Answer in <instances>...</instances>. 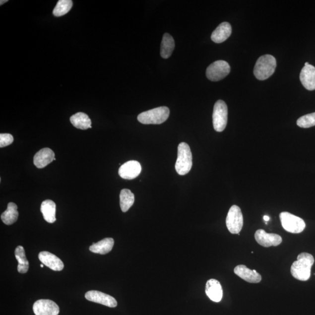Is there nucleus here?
Here are the masks:
<instances>
[{
    "instance_id": "nucleus-1",
    "label": "nucleus",
    "mask_w": 315,
    "mask_h": 315,
    "mask_svg": "<svg viewBox=\"0 0 315 315\" xmlns=\"http://www.w3.org/2000/svg\"><path fill=\"white\" fill-rule=\"evenodd\" d=\"M313 255L303 252L297 257L291 267V273L297 280L306 281L310 279L311 268L314 263Z\"/></svg>"
},
{
    "instance_id": "nucleus-2",
    "label": "nucleus",
    "mask_w": 315,
    "mask_h": 315,
    "mask_svg": "<svg viewBox=\"0 0 315 315\" xmlns=\"http://www.w3.org/2000/svg\"><path fill=\"white\" fill-rule=\"evenodd\" d=\"M276 66V60L274 56L270 55L262 56L255 64L254 75L259 80H265L274 74Z\"/></svg>"
},
{
    "instance_id": "nucleus-3",
    "label": "nucleus",
    "mask_w": 315,
    "mask_h": 315,
    "mask_svg": "<svg viewBox=\"0 0 315 315\" xmlns=\"http://www.w3.org/2000/svg\"><path fill=\"white\" fill-rule=\"evenodd\" d=\"M193 161L192 154L189 145L186 142H181L178 145V158L175 164V170L181 176L187 175L191 170Z\"/></svg>"
},
{
    "instance_id": "nucleus-4",
    "label": "nucleus",
    "mask_w": 315,
    "mask_h": 315,
    "mask_svg": "<svg viewBox=\"0 0 315 315\" xmlns=\"http://www.w3.org/2000/svg\"><path fill=\"white\" fill-rule=\"evenodd\" d=\"M170 114V109L161 107L141 113L138 115L137 119L144 125H160L167 120Z\"/></svg>"
},
{
    "instance_id": "nucleus-5",
    "label": "nucleus",
    "mask_w": 315,
    "mask_h": 315,
    "mask_svg": "<svg viewBox=\"0 0 315 315\" xmlns=\"http://www.w3.org/2000/svg\"><path fill=\"white\" fill-rule=\"evenodd\" d=\"M280 219L282 226L288 233L300 234L306 228V224L303 219L288 212H282Z\"/></svg>"
},
{
    "instance_id": "nucleus-6",
    "label": "nucleus",
    "mask_w": 315,
    "mask_h": 315,
    "mask_svg": "<svg viewBox=\"0 0 315 315\" xmlns=\"http://www.w3.org/2000/svg\"><path fill=\"white\" fill-rule=\"evenodd\" d=\"M228 122V107L224 101L218 100L215 103L213 114L214 130L222 132L226 128Z\"/></svg>"
},
{
    "instance_id": "nucleus-7",
    "label": "nucleus",
    "mask_w": 315,
    "mask_h": 315,
    "mask_svg": "<svg viewBox=\"0 0 315 315\" xmlns=\"http://www.w3.org/2000/svg\"><path fill=\"white\" fill-rule=\"evenodd\" d=\"M226 225L229 231L233 234H238L244 225L243 213L240 207L233 205L229 210L226 218Z\"/></svg>"
},
{
    "instance_id": "nucleus-8",
    "label": "nucleus",
    "mask_w": 315,
    "mask_h": 315,
    "mask_svg": "<svg viewBox=\"0 0 315 315\" xmlns=\"http://www.w3.org/2000/svg\"><path fill=\"white\" fill-rule=\"evenodd\" d=\"M230 65L227 62L218 61L208 66L206 76L211 81H218L226 77L230 74Z\"/></svg>"
},
{
    "instance_id": "nucleus-9",
    "label": "nucleus",
    "mask_w": 315,
    "mask_h": 315,
    "mask_svg": "<svg viewBox=\"0 0 315 315\" xmlns=\"http://www.w3.org/2000/svg\"><path fill=\"white\" fill-rule=\"evenodd\" d=\"M36 315H58L59 307L54 301L50 300H39L33 306Z\"/></svg>"
},
{
    "instance_id": "nucleus-10",
    "label": "nucleus",
    "mask_w": 315,
    "mask_h": 315,
    "mask_svg": "<svg viewBox=\"0 0 315 315\" xmlns=\"http://www.w3.org/2000/svg\"><path fill=\"white\" fill-rule=\"evenodd\" d=\"M254 238L258 244L265 248L277 247L282 243V238L279 235L268 234L263 230L256 231Z\"/></svg>"
},
{
    "instance_id": "nucleus-11",
    "label": "nucleus",
    "mask_w": 315,
    "mask_h": 315,
    "mask_svg": "<svg viewBox=\"0 0 315 315\" xmlns=\"http://www.w3.org/2000/svg\"><path fill=\"white\" fill-rule=\"evenodd\" d=\"M85 298L87 300L94 303L104 305L110 308H115L118 306L117 301L115 298L107 294L98 291H89L85 294Z\"/></svg>"
},
{
    "instance_id": "nucleus-12",
    "label": "nucleus",
    "mask_w": 315,
    "mask_h": 315,
    "mask_svg": "<svg viewBox=\"0 0 315 315\" xmlns=\"http://www.w3.org/2000/svg\"><path fill=\"white\" fill-rule=\"evenodd\" d=\"M141 166L138 161H130L122 165L119 170V175L127 180H134L141 173Z\"/></svg>"
},
{
    "instance_id": "nucleus-13",
    "label": "nucleus",
    "mask_w": 315,
    "mask_h": 315,
    "mask_svg": "<svg viewBox=\"0 0 315 315\" xmlns=\"http://www.w3.org/2000/svg\"><path fill=\"white\" fill-rule=\"evenodd\" d=\"M39 258L42 264L52 270L62 271L64 268V264L61 258L49 252H41L39 254Z\"/></svg>"
},
{
    "instance_id": "nucleus-14",
    "label": "nucleus",
    "mask_w": 315,
    "mask_h": 315,
    "mask_svg": "<svg viewBox=\"0 0 315 315\" xmlns=\"http://www.w3.org/2000/svg\"><path fill=\"white\" fill-rule=\"evenodd\" d=\"M234 273L248 283H258L261 280V276L259 273L255 270L250 269L245 265H238L235 267Z\"/></svg>"
},
{
    "instance_id": "nucleus-15",
    "label": "nucleus",
    "mask_w": 315,
    "mask_h": 315,
    "mask_svg": "<svg viewBox=\"0 0 315 315\" xmlns=\"http://www.w3.org/2000/svg\"><path fill=\"white\" fill-rule=\"evenodd\" d=\"M300 78L302 84L308 90H315V67L314 66L311 64L304 66L301 71Z\"/></svg>"
},
{
    "instance_id": "nucleus-16",
    "label": "nucleus",
    "mask_w": 315,
    "mask_h": 315,
    "mask_svg": "<svg viewBox=\"0 0 315 315\" xmlns=\"http://www.w3.org/2000/svg\"><path fill=\"white\" fill-rule=\"evenodd\" d=\"M205 293L211 301L219 303L223 296V291L221 285L215 279L208 280L205 286Z\"/></svg>"
},
{
    "instance_id": "nucleus-17",
    "label": "nucleus",
    "mask_w": 315,
    "mask_h": 315,
    "mask_svg": "<svg viewBox=\"0 0 315 315\" xmlns=\"http://www.w3.org/2000/svg\"><path fill=\"white\" fill-rule=\"evenodd\" d=\"M55 157L54 152L51 149L43 148L34 156V165L38 168H44L55 160Z\"/></svg>"
},
{
    "instance_id": "nucleus-18",
    "label": "nucleus",
    "mask_w": 315,
    "mask_h": 315,
    "mask_svg": "<svg viewBox=\"0 0 315 315\" xmlns=\"http://www.w3.org/2000/svg\"><path fill=\"white\" fill-rule=\"evenodd\" d=\"M232 34V27L230 23L224 22L218 26L211 36L212 41L216 44H221L230 37Z\"/></svg>"
},
{
    "instance_id": "nucleus-19",
    "label": "nucleus",
    "mask_w": 315,
    "mask_h": 315,
    "mask_svg": "<svg viewBox=\"0 0 315 315\" xmlns=\"http://www.w3.org/2000/svg\"><path fill=\"white\" fill-rule=\"evenodd\" d=\"M114 244V239L111 238H105L97 243L93 244L89 247V251L95 253L106 254L112 250Z\"/></svg>"
},
{
    "instance_id": "nucleus-20",
    "label": "nucleus",
    "mask_w": 315,
    "mask_h": 315,
    "mask_svg": "<svg viewBox=\"0 0 315 315\" xmlns=\"http://www.w3.org/2000/svg\"><path fill=\"white\" fill-rule=\"evenodd\" d=\"M56 205L54 201L46 200L42 202L41 211L46 221L49 223H54L56 218Z\"/></svg>"
},
{
    "instance_id": "nucleus-21",
    "label": "nucleus",
    "mask_w": 315,
    "mask_h": 315,
    "mask_svg": "<svg viewBox=\"0 0 315 315\" xmlns=\"http://www.w3.org/2000/svg\"><path fill=\"white\" fill-rule=\"evenodd\" d=\"M70 122L75 127L81 130H87L89 128H92L91 119L84 113L79 112L72 115L70 118Z\"/></svg>"
},
{
    "instance_id": "nucleus-22",
    "label": "nucleus",
    "mask_w": 315,
    "mask_h": 315,
    "mask_svg": "<svg viewBox=\"0 0 315 315\" xmlns=\"http://www.w3.org/2000/svg\"><path fill=\"white\" fill-rule=\"evenodd\" d=\"M175 41L172 36L166 33L164 35L161 45V56L163 59H168L174 51Z\"/></svg>"
},
{
    "instance_id": "nucleus-23",
    "label": "nucleus",
    "mask_w": 315,
    "mask_h": 315,
    "mask_svg": "<svg viewBox=\"0 0 315 315\" xmlns=\"http://www.w3.org/2000/svg\"><path fill=\"white\" fill-rule=\"evenodd\" d=\"M18 207L14 203H9L7 208L1 215V220L6 225H10L15 223L18 220Z\"/></svg>"
},
{
    "instance_id": "nucleus-24",
    "label": "nucleus",
    "mask_w": 315,
    "mask_h": 315,
    "mask_svg": "<svg viewBox=\"0 0 315 315\" xmlns=\"http://www.w3.org/2000/svg\"><path fill=\"white\" fill-rule=\"evenodd\" d=\"M16 260H18V271L19 273L24 274L27 273L29 269V261L26 258L24 248L22 246L16 247L15 251Z\"/></svg>"
},
{
    "instance_id": "nucleus-25",
    "label": "nucleus",
    "mask_w": 315,
    "mask_h": 315,
    "mask_svg": "<svg viewBox=\"0 0 315 315\" xmlns=\"http://www.w3.org/2000/svg\"><path fill=\"white\" fill-rule=\"evenodd\" d=\"M134 203V194L129 189H124L121 191L120 205L124 213L127 212Z\"/></svg>"
},
{
    "instance_id": "nucleus-26",
    "label": "nucleus",
    "mask_w": 315,
    "mask_h": 315,
    "mask_svg": "<svg viewBox=\"0 0 315 315\" xmlns=\"http://www.w3.org/2000/svg\"><path fill=\"white\" fill-rule=\"evenodd\" d=\"M72 6V1L71 0H59L53 14L56 16L64 15L70 11Z\"/></svg>"
},
{
    "instance_id": "nucleus-27",
    "label": "nucleus",
    "mask_w": 315,
    "mask_h": 315,
    "mask_svg": "<svg viewBox=\"0 0 315 315\" xmlns=\"http://www.w3.org/2000/svg\"><path fill=\"white\" fill-rule=\"evenodd\" d=\"M297 124L301 128H310L315 126V112L303 116L298 119Z\"/></svg>"
},
{
    "instance_id": "nucleus-28",
    "label": "nucleus",
    "mask_w": 315,
    "mask_h": 315,
    "mask_svg": "<svg viewBox=\"0 0 315 315\" xmlns=\"http://www.w3.org/2000/svg\"><path fill=\"white\" fill-rule=\"evenodd\" d=\"M14 141V137L10 134H0V148L11 145Z\"/></svg>"
},
{
    "instance_id": "nucleus-29",
    "label": "nucleus",
    "mask_w": 315,
    "mask_h": 315,
    "mask_svg": "<svg viewBox=\"0 0 315 315\" xmlns=\"http://www.w3.org/2000/svg\"><path fill=\"white\" fill-rule=\"evenodd\" d=\"M263 219L265 221H268L270 220V217L267 216V215H264Z\"/></svg>"
},
{
    "instance_id": "nucleus-30",
    "label": "nucleus",
    "mask_w": 315,
    "mask_h": 315,
    "mask_svg": "<svg viewBox=\"0 0 315 315\" xmlns=\"http://www.w3.org/2000/svg\"><path fill=\"white\" fill-rule=\"evenodd\" d=\"M0 2H1V3H0V4H1V5H2V4H4V3L5 2H7V1H6V0H5V1H2V0H1V1H0Z\"/></svg>"
},
{
    "instance_id": "nucleus-31",
    "label": "nucleus",
    "mask_w": 315,
    "mask_h": 315,
    "mask_svg": "<svg viewBox=\"0 0 315 315\" xmlns=\"http://www.w3.org/2000/svg\"><path fill=\"white\" fill-rule=\"evenodd\" d=\"M309 64H310L309 63L307 62V63H306V64H305V66H307V65H308Z\"/></svg>"
},
{
    "instance_id": "nucleus-32",
    "label": "nucleus",
    "mask_w": 315,
    "mask_h": 315,
    "mask_svg": "<svg viewBox=\"0 0 315 315\" xmlns=\"http://www.w3.org/2000/svg\"><path fill=\"white\" fill-rule=\"evenodd\" d=\"M41 267L42 268L44 267V264H42L41 265Z\"/></svg>"
}]
</instances>
